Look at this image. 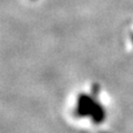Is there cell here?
I'll return each instance as SVG.
<instances>
[{
    "label": "cell",
    "instance_id": "obj_1",
    "mask_svg": "<svg viewBox=\"0 0 133 133\" xmlns=\"http://www.w3.org/2000/svg\"><path fill=\"white\" fill-rule=\"evenodd\" d=\"M69 118L77 123H99L103 119V110L99 102L87 94H79L72 108H70Z\"/></svg>",
    "mask_w": 133,
    "mask_h": 133
}]
</instances>
